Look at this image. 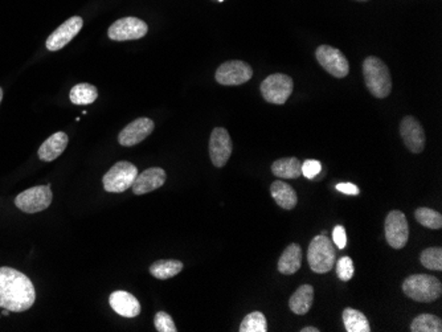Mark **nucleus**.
Wrapping results in <instances>:
<instances>
[{
    "instance_id": "5",
    "label": "nucleus",
    "mask_w": 442,
    "mask_h": 332,
    "mask_svg": "<svg viewBox=\"0 0 442 332\" xmlns=\"http://www.w3.org/2000/svg\"><path fill=\"white\" fill-rule=\"evenodd\" d=\"M138 176V168L130 161H118L104 176V188L110 193L129 190Z\"/></svg>"
},
{
    "instance_id": "22",
    "label": "nucleus",
    "mask_w": 442,
    "mask_h": 332,
    "mask_svg": "<svg viewBox=\"0 0 442 332\" xmlns=\"http://www.w3.org/2000/svg\"><path fill=\"white\" fill-rule=\"evenodd\" d=\"M271 172L279 179H298L302 175V161L297 158H282L271 164Z\"/></svg>"
},
{
    "instance_id": "24",
    "label": "nucleus",
    "mask_w": 442,
    "mask_h": 332,
    "mask_svg": "<svg viewBox=\"0 0 442 332\" xmlns=\"http://www.w3.org/2000/svg\"><path fill=\"white\" fill-rule=\"evenodd\" d=\"M343 323L346 327L347 332H370L371 331V326L368 319L365 318V315L354 309H346L343 311Z\"/></svg>"
},
{
    "instance_id": "29",
    "label": "nucleus",
    "mask_w": 442,
    "mask_h": 332,
    "mask_svg": "<svg viewBox=\"0 0 442 332\" xmlns=\"http://www.w3.org/2000/svg\"><path fill=\"white\" fill-rule=\"evenodd\" d=\"M420 261L426 269L429 270H437V272H441L442 270V249L441 247H428L425 249L421 256H420Z\"/></svg>"
},
{
    "instance_id": "25",
    "label": "nucleus",
    "mask_w": 442,
    "mask_h": 332,
    "mask_svg": "<svg viewBox=\"0 0 442 332\" xmlns=\"http://www.w3.org/2000/svg\"><path fill=\"white\" fill-rule=\"evenodd\" d=\"M70 101L72 104L78 105V106H87L96 102L97 97H98V90L96 86L90 85V84H77L73 86L70 90Z\"/></svg>"
},
{
    "instance_id": "2",
    "label": "nucleus",
    "mask_w": 442,
    "mask_h": 332,
    "mask_svg": "<svg viewBox=\"0 0 442 332\" xmlns=\"http://www.w3.org/2000/svg\"><path fill=\"white\" fill-rule=\"evenodd\" d=\"M365 86L376 98H387L392 92V78L384 61L370 56L363 63Z\"/></svg>"
},
{
    "instance_id": "39",
    "label": "nucleus",
    "mask_w": 442,
    "mask_h": 332,
    "mask_svg": "<svg viewBox=\"0 0 442 332\" xmlns=\"http://www.w3.org/2000/svg\"><path fill=\"white\" fill-rule=\"evenodd\" d=\"M219 1H221V3H222V1H224V0H219Z\"/></svg>"
},
{
    "instance_id": "33",
    "label": "nucleus",
    "mask_w": 442,
    "mask_h": 332,
    "mask_svg": "<svg viewBox=\"0 0 442 332\" xmlns=\"http://www.w3.org/2000/svg\"><path fill=\"white\" fill-rule=\"evenodd\" d=\"M333 242L334 245H337L339 249H345L347 244L346 229L342 225H337L333 230Z\"/></svg>"
},
{
    "instance_id": "8",
    "label": "nucleus",
    "mask_w": 442,
    "mask_h": 332,
    "mask_svg": "<svg viewBox=\"0 0 442 332\" xmlns=\"http://www.w3.org/2000/svg\"><path fill=\"white\" fill-rule=\"evenodd\" d=\"M253 77V69L249 64L240 61V60H232L221 64L217 68L215 78L216 81L224 86H239L248 82Z\"/></svg>"
},
{
    "instance_id": "19",
    "label": "nucleus",
    "mask_w": 442,
    "mask_h": 332,
    "mask_svg": "<svg viewBox=\"0 0 442 332\" xmlns=\"http://www.w3.org/2000/svg\"><path fill=\"white\" fill-rule=\"evenodd\" d=\"M270 193H271V198L276 200V203L279 204V207L286 209V210L294 208L298 203L297 192L293 190V187L289 186L288 183H285V181H274L270 187Z\"/></svg>"
},
{
    "instance_id": "14",
    "label": "nucleus",
    "mask_w": 442,
    "mask_h": 332,
    "mask_svg": "<svg viewBox=\"0 0 442 332\" xmlns=\"http://www.w3.org/2000/svg\"><path fill=\"white\" fill-rule=\"evenodd\" d=\"M400 135L403 138L408 150L414 154H420L425 149V133L421 124L412 117L408 115L400 122Z\"/></svg>"
},
{
    "instance_id": "11",
    "label": "nucleus",
    "mask_w": 442,
    "mask_h": 332,
    "mask_svg": "<svg viewBox=\"0 0 442 332\" xmlns=\"http://www.w3.org/2000/svg\"><path fill=\"white\" fill-rule=\"evenodd\" d=\"M149 32V27L144 20L138 18H122L114 21L107 31V36L114 41H129L138 40L146 36Z\"/></svg>"
},
{
    "instance_id": "9",
    "label": "nucleus",
    "mask_w": 442,
    "mask_h": 332,
    "mask_svg": "<svg viewBox=\"0 0 442 332\" xmlns=\"http://www.w3.org/2000/svg\"><path fill=\"white\" fill-rule=\"evenodd\" d=\"M316 58L327 73L333 77L345 78L350 72L346 56L337 48L320 45L316 52Z\"/></svg>"
},
{
    "instance_id": "28",
    "label": "nucleus",
    "mask_w": 442,
    "mask_h": 332,
    "mask_svg": "<svg viewBox=\"0 0 442 332\" xmlns=\"http://www.w3.org/2000/svg\"><path fill=\"white\" fill-rule=\"evenodd\" d=\"M414 218L425 228L441 229V213L436 212L431 208H417L414 212Z\"/></svg>"
},
{
    "instance_id": "32",
    "label": "nucleus",
    "mask_w": 442,
    "mask_h": 332,
    "mask_svg": "<svg viewBox=\"0 0 442 332\" xmlns=\"http://www.w3.org/2000/svg\"><path fill=\"white\" fill-rule=\"evenodd\" d=\"M322 170V164L314 159H308L302 163V175L306 179H314Z\"/></svg>"
},
{
    "instance_id": "31",
    "label": "nucleus",
    "mask_w": 442,
    "mask_h": 332,
    "mask_svg": "<svg viewBox=\"0 0 442 332\" xmlns=\"http://www.w3.org/2000/svg\"><path fill=\"white\" fill-rule=\"evenodd\" d=\"M155 328L158 332H176V326L173 323L171 315H168L164 311H159L155 314L154 318Z\"/></svg>"
},
{
    "instance_id": "7",
    "label": "nucleus",
    "mask_w": 442,
    "mask_h": 332,
    "mask_svg": "<svg viewBox=\"0 0 442 332\" xmlns=\"http://www.w3.org/2000/svg\"><path fill=\"white\" fill-rule=\"evenodd\" d=\"M53 193L50 184L38 186L19 193L15 199V205L24 213H38L48 208L52 203Z\"/></svg>"
},
{
    "instance_id": "13",
    "label": "nucleus",
    "mask_w": 442,
    "mask_h": 332,
    "mask_svg": "<svg viewBox=\"0 0 442 332\" xmlns=\"http://www.w3.org/2000/svg\"><path fill=\"white\" fill-rule=\"evenodd\" d=\"M82 26H84V20L80 16H73L68 19L56 31H53V33L49 35L45 43L47 49L50 52H56V50L63 49L77 36L78 32L82 29Z\"/></svg>"
},
{
    "instance_id": "6",
    "label": "nucleus",
    "mask_w": 442,
    "mask_h": 332,
    "mask_svg": "<svg viewBox=\"0 0 442 332\" xmlns=\"http://www.w3.org/2000/svg\"><path fill=\"white\" fill-rule=\"evenodd\" d=\"M261 95L269 104H286L289 97L293 93L294 82L293 78L282 73H274L266 77L261 82Z\"/></svg>"
},
{
    "instance_id": "37",
    "label": "nucleus",
    "mask_w": 442,
    "mask_h": 332,
    "mask_svg": "<svg viewBox=\"0 0 442 332\" xmlns=\"http://www.w3.org/2000/svg\"><path fill=\"white\" fill-rule=\"evenodd\" d=\"M1 100H3V89L0 87V102H1Z\"/></svg>"
},
{
    "instance_id": "18",
    "label": "nucleus",
    "mask_w": 442,
    "mask_h": 332,
    "mask_svg": "<svg viewBox=\"0 0 442 332\" xmlns=\"http://www.w3.org/2000/svg\"><path fill=\"white\" fill-rule=\"evenodd\" d=\"M69 138L64 132L50 135L45 142L40 146L39 158L44 161H53L65 151Z\"/></svg>"
},
{
    "instance_id": "20",
    "label": "nucleus",
    "mask_w": 442,
    "mask_h": 332,
    "mask_svg": "<svg viewBox=\"0 0 442 332\" xmlns=\"http://www.w3.org/2000/svg\"><path fill=\"white\" fill-rule=\"evenodd\" d=\"M302 264V249L298 244L289 245L279 257V272L281 274H296Z\"/></svg>"
},
{
    "instance_id": "30",
    "label": "nucleus",
    "mask_w": 442,
    "mask_h": 332,
    "mask_svg": "<svg viewBox=\"0 0 442 332\" xmlns=\"http://www.w3.org/2000/svg\"><path fill=\"white\" fill-rule=\"evenodd\" d=\"M335 264H337V274L339 279L343 282H348L355 272L352 259L348 256H345L342 257Z\"/></svg>"
},
{
    "instance_id": "12",
    "label": "nucleus",
    "mask_w": 442,
    "mask_h": 332,
    "mask_svg": "<svg viewBox=\"0 0 442 332\" xmlns=\"http://www.w3.org/2000/svg\"><path fill=\"white\" fill-rule=\"evenodd\" d=\"M233 146L231 135L227 129L216 127L212 130L210 138V156L215 167H224L231 158Z\"/></svg>"
},
{
    "instance_id": "34",
    "label": "nucleus",
    "mask_w": 442,
    "mask_h": 332,
    "mask_svg": "<svg viewBox=\"0 0 442 332\" xmlns=\"http://www.w3.org/2000/svg\"><path fill=\"white\" fill-rule=\"evenodd\" d=\"M337 190L345 193V195H351V196H356L360 192L355 184H352V183H339L337 186Z\"/></svg>"
},
{
    "instance_id": "38",
    "label": "nucleus",
    "mask_w": 442,
    "mask_h": 332,
    "mask_svg": "<svg viewBox=\"0 0 442 332\" xmlns=\"http://www.w3.org/2000/svg\"><path fill=\"white\" fill-rule=\"evenodd\" d=\"M356 1H368V0H356Z\"/></svg>"
},
{
    "instance_id": "26",
    "label": "nucleus",
    "mask_w": 442,
    "mask_h": 332,
    "mask_svg": "<svg viewBox=\"0 0 442 332\" xmlns=\"http://www.w3.org/2000/svg\"><path fill=\"white\" fill-rule=\"evenodd\" d=\"M412 332H441L442 322L438 316L432 314H423L414 319L411 324Z\"/></svg>"
},
{
    "instance_id": "4",
    "label": "nucleus",
    "mask_w": 442,
    "mask_h": 332,
    "mask_svg": "<svg viewBox=\"0 0 442 332\" xmlns=\"http://www.w3.org/2000/svg\"><path fill=\"white\" fill-rule=\"evenodd\" d=\"M308 265L318 274L328 273L337 262V249L327 236L313 238L308 249Z\"/></svg>"
},
{
    "instance_id": "27",
    "label": "nucleus",
    "mask_w": 442,
    "mask_h": 332,
    "mask_svg": "<svg viewBox=\"0 0 442 332\" xmlns=\"http://www.w3.org/2000/svg\"><path fill=\"white\" fill-rule=\"evenodd\" d=\"M268 322L261 311L248 314L240 324V332H266Z\"/></svg>"
},
{
    "instance_id": "3",
    "label": "nucleus",
    "mask_w": 442,
    "mask_h": 332,
    "mask_svg": "<svg viewBox=\"0 0 442 332\" xmlns=\"http://www.w3.org/2000/svg\"><path fill=\"white\" fill-rule=\"evenodd\" d=\"M403 291L416 302L431 304L441 296L442 284L433 275L414 274L404 281Z\"/></svg>"
},
{
    "instance_id": "15",
    "label": "nucleus",
    "mask_w": 442,
    "mask_h": 332,
    "mask_svg": "<svg viewBox=\"0 0 442 332\" xmlns=\"http://www.w3.org/2000/svg\"><path fill=\"white\" fill-rule=\"evenodd\" d=\"M154 129L155 124L150 118H138L119 133L118 142L125 147H133L138 143L144 142L154 132Z\"/></svg>"
},
{
    "instance_id": "23",
    "label": "nucleus",
    "mask_w": 442,
    "mask_h": 332,
    "mask_svg": "<svg viewBox=\"0 0 442 332\" xmlns=\"http://www.w3.org/2000/svg\"><path fill=\"white\" fill-rule=\"evenodd\" d=\"M182 261L159 259L150 266V273L158 279H168L179 274L183 270Z\"/></svg>"
},
{
    "instance_id": "17",
    "label": "nucleus",
    "mask_w": 442,
    "mask_h": 332,
    "mask_svg": "<svg viewBox=\"0 0 442 332\" xmlns=\"http://www.w3.org/2000/svg\"><path fill=\"white\" fill-rule=\"evenodd\" d=\"M109 304L118 315L124 318H135L141 314V304L134 295L119 290L114 291L109 298Z\"/></svg>"
},
{
    "instance_id": "16",
    "label": "nucleus",
    "mask_w": 442,
    "mask_h": 332,
    "mask_svg": "<svg viewBox=\"0 0 442 332\" xmlns=\"http://www.w3.org/2000/svg\"><path fill=\"white\" fill-rule=\"evenodd\" d=\"M166 181V172L163 168L153 167L141 172L135 179L131 188L134 195H144L155 190H159Z\"/></svg>"
},
{
    "instance_id": "21",
    "label": "nucleus",
    "mask_w": 442,
    "mask_h": 332,
    "mask_svg": "<svg viewBox=\"0 0 442 332\" xmlns=\"http://www.w3.org/2000/svg\"><path fill=\"white\" fill-rule=\"evenodd\" d=\"M314 301V289L311 285L299 286L297 291L290 296L289 307L297 315H305L311 309Z\"/></svg>"
},
{
    "instance_id": "1",
    "label": "nucleus",
    "mask_w": 442,
    "mask_h": 332,
    "mask_svg": "<svg viewBox=\"0 0 442 332\" xmlns=\"http://www.w3.org/2000/svg\"><path fill=\"white\" fill-rule=\"evenodd\" d=\"M36 301V291L26 274L11 267H0V309L23 313Z\"/></svg>"
},
{
    "instance_id": "36",
    "label": "nucleus",
    "mask_w": 442,
    "mask_h": 332,
    "mask_svg": "<svg viewBox=\"0 0 442 332\" xmlns=\"http://www.w3.org/2000/svg\"><path fill=\"white\" fill-rule=\"evenodd\" d=\"M1 314H3L4 316H7V315L10 314V311H9V310H6V309H3V311H1Z\"/></svg>"
},
{
    "instance_id": "10",
    "label": "nucleus",
    "mask_w": 442,
    "mask_h": 332,
    "mask_svg": "<svg viewBox=\"0 0 442 332\" xmlns=\"http://www.w3.org/2000/svg\"><path fill=\"white\" fill-rule=\"evenodd\" d=\"M385 238L389 247L403 249L409 238L408 221L401 210H391L385 218Z\"/></svg>"
},
{
    "instance_id": "35",
    "label": "nucleus",
    "mask_w": 442,
    "mask_h": 332,
    "mask_svg": "<svg viewBox=\"0 0 442 332\" xmlns=\"http://www.w3.org/2000/svg\"><path fill=\"white\" fill-rule=\"evenodd\" d=\"M301 332H319L317 327H305V328H302Z\"/></svg>"
}]
</instances>
